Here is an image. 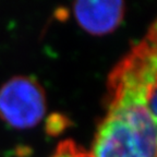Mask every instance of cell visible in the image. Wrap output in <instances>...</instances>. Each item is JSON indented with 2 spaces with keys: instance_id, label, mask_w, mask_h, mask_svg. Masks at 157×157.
Here are the masks:
<instances>
[{
  "instance_id": "obj_2",
  "label": "cell",
  "mask_w": 157,
  "mask_h": 157,
  "mask_svg": "<svg viewBox=\"0 0 157 157\" xmlns=\"http://www.w3.org/2000/svg\"><path fill=\"white\" fill-rule=\"evenodd\" d=\"M45 113V93L34 78L14 76L0 87V119L9 127L19 130L33 128Z\"/></svg>"
},
{
  "instance_id": "obj_4",
  "label": "cell",
  "mask_w": 157,
  "mask_h": 157,
  "mask_svg": "<svg viewBox=\"0 0 157 157\" xmlns=\"http://www.w3.org/2000/svg\"><path fill=\"white\" fill-rule=\"evenodd\" d=\"M50 157H91L90 152H85L82 148H78L74 143L70 141L61 143L56 152Z\"/></svg>"
},
{
  "instance_id": "obj_5",
  "label": "cell",
  "mask_w": 157,
  "mask_h": 157,
  "mask_svg": "<svg viewBox=\"0 0 157 157\" xmlns=\"http://www.w3.org/2000/svg\"><path fill=\"white\" fill-rule=\"evenodd\" d=\"M150 108L152 113H154V116L157 119V87L155 88V91L153 92L152 96L150 99Z\"/></svg>"
},
{
  "instance_id": "obj_1",
  "label": "cell",
  "mask_w": 157,
  "mask_h": 157,
  "mask_svg": "<svg viewBox=\"0 0 157 157\" xmlns=\"http://www.w3.org/2000/svg\"><path fill=\"white\" fill-rule=\"evenodd\" d=\"M91 157H157V119L150 97L110 93L107 115L98 125Z\"/></svg>"
},
{
  "instance_id": "obj_3",
  "label": "cell",
  "mask_w": 157,
  "mask_h": 157,
  "mask_svg": "<svg viewBox=\"0 0 157 157\" xmlns=\"http://www.w3.org/2000/svg\"><path fill=\"white\" fill-rule=\"evenodd\" d=\"M121 1H78L73 13L80 26L94 35L110 33L120 24L123 17Z\"/></svg>"
}]
</instances>
